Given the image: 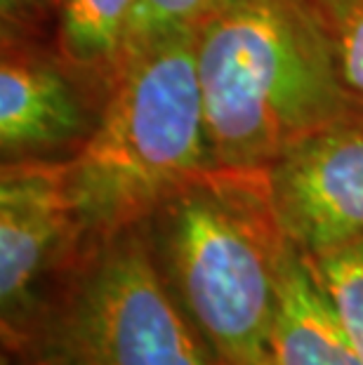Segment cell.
Listing matches in <instances>:
<instances>
[{"label": "cell", "mask_w": 363, "mask_h": 365, "mask_svg": "<svg viewBox=\"0 0 363 365\" xmlns=\"http://www.w3.org/2000/svg\"><path fill=\"white\" fill-rule=\"evenodd\" d=\"M215 10L218 0H140L135 45L180 31H196Z\"/></svg>", "instance_id": "12"}, {"label": "cell", "mask_w": 363, "mask_h": 365, "mask_svg": "<svg viewBox=\"0 0 363 365\" xmlns=\"http://www.w3.org/2000/svg\"><path fill=\"white\" fill-rule=\"evenodd\" d=\"M347 102L363 111V0H312Z\"/></svg>", "instance_id": "10"}, {"label": "cell", "mask_w": 363, "mask_h": 365, "mask_svg": "<svg viewBox=\"0 0 363 365\" xmlns=\"http://www.w3.org/2000/svg\"><path fill=\"white\" fill-rule=\"evenodd\" d=\"M92 240L68 160H3L0 168V323L21 351Z\"/></svg>", "instance_id": "5"}, {"label": "cell", "mask_w": 363, "mask_h": 365, "mask_svg": "<svg viewBox=\"0 0 363 365\" xmlns=\"http://www.w3.org/2000/svg\"><path fill=\"white\" fill-rule=\"evenodd\" d=\"M227 3H234V0H218V7L220 5H227Z\"/></svg>", "instance_id": "14"}, {"label": "cell", "mask_w": 363, "mask_h": 365, "mask_svg": "<svg viewBox=\"0 0 363 365\" xmlns=\"http://www.w3.org/2000/svg\"><path fill=\"white\" fill-rule=\"evenodd\" d=\"M17 354L36 365H215L160 278L142 222L92 240Z\"/></svg>", "instance_id": "4"}, {"label": "cell", "mask_w": 363, "mask_h": 365, "mask_svg": "<svg viewBox=\"0 0 363 365\" xmlns=\"http://www.w3.org/2000/svg\"><path fill=\"white\" fill-rule=\"evenodd\" d=\"M210 165L196 31H180L135 45L68 177L90 238H102Z\"/></svg>", "instance_id": "3"}, {"label": "cell", "mask_w": 363, "mask_h": 365, "mask_svg": "<svg viewBox=\"0 0 363 365\" xmlns=\"http://www.w3.org/2000/svg\"><path fill=\"white\" fill-rule=\"evenodd\" d=\"M274 212L305 255L363 234V111H347L265 170Z\"/></svg>", "instance_id": "7"}, {"label": "cell", "mask_w": 363, "mask_h": 365, "mask_svg": "<svg viewBox=\"0 0 363 365\" xmlns=\"http://www.w3.org/2000/svg\"><path fill=\"white\" fill-rule=\"evenodd\" d=\"M140 0H61L52 43L99 95L109 99L135 45Z\"/></svg>", "instance_id": "9"}, {"label": "cell", "mask_w": 363, "mask_h": 365, "mask_svg": "<svg viewBox=\"0 0 363 365\" xmlns=\"http://www.w3.org/2000/svg\"><path fill=\"white\" fill-rule=\"evenodd\" d=\"M106 97L68 66L52 38H0V156L71 160L102 120Z\"/></svg>", "instance_id": "6"}, {"label": "cell", "mask_w": 363, "mask_h": 365, "mask_svg": "<svg viewBox=\"0 0 363 365\" xmlns=\"http://www.w3.org/2000/svg\"><path fill=\"white\" fill-rule=\"evenodd\" d=\"M309 259L363 354V234L309 255Z\"/></svg>", "instance_id": "11"}, {"label": "cell", "mask_w": 363, "mask_h": 365, "mask_svg": "<svg viewBox=\"0 0 363 365\" xmlns=\"http://www.w3.org/2000/svg\"><path fill=\"white\" fill-rule=\"evenodd\" d=\"M196 71L215 165L267 170L352 111L312 0H234L196 29Z\"/></svg>", "instance_id": "2"}, {"label": "cell", "mask_w": 363, "mask_h": 365, "mask_svg": "<svg viewBox=\"0 0 363 365\" xmlns=\"http://www.w3.org/2000/svg\"><path fill=\"white\" fill-rule=\"evenodd\" d=\"M142 227L160 278L213 359L274 365L272 332L292 243L265 170L203 168Z\"/></svg>", "instance_id": "1"}, {"label": "cell", "mask_w": 363, "mask_h": 365, "mask_svg": "<svg viewBox=\"0 0 363 365\" xmlns=\"http://www.w3.org/2000/svg\"><path fill=\"white\" fill-rule=\"evenodd\" d=\"M274 365H363L309 255L290 247L272 332Z\"/></svg>", "instance_id": "8"}, {"label": "cell", "mask_w": 363, "mask_h": 365, "mask_svg": "<svg viewBox=\"0 0 363 365\" xmlns=\"http://www.w3.org/2000/svg\"><path fill=\"white\" fill-rule=\"evenodd\" d=\"M215 365H229V363H218V361H215Z\"/></svg>", "instance_id": "15"}, {"label": "cell", "mask_w": 363, "mask_h": 365, "mask_svg": "<svg viewBox=\"0 0 363 365\" xmlns=\"http://www.w3.org/2000/svg\"><path fill=\"white\" fill-rule=\"evenodd\" d=\"M61 0H0L3 38H52Z\"/></svg>", "instance_id": "13"}]
</instances>
